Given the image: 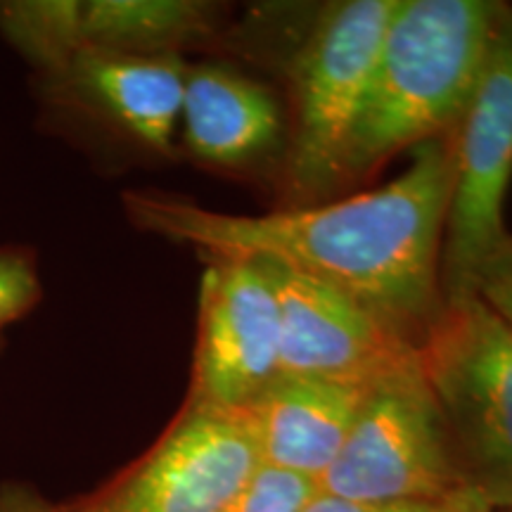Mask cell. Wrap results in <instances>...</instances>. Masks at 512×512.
<instances>
[{"label": "cell", "mask_w": 512, "mask_h": 512, "mask_svg": "<svg viewBox=\"0 0 512 512\" xmlns=\"http://www.w3.org/2000/svg\"><path fill=\"white\" fill-rule=\"evenodd\" d=\"M453 178L451 140L411 150L406 171L375 190L273 214H223L166 192H124L143 233L209 259L271 261L361 302L420 344L444 304L441 249Z\"/></svg>", "instance_id": "cell-1"}, {"label": "cell", "mask_w": 512, "mask_h": 512, "mask_svg": "<svg viewBox=\"0 0 512 512\" xmlns=\"http://www.w3.org/2000/svg\"><path fill=\"white\" fill-rule=\"evenodd\" d=\"M501 3L396 0L351 131L342 181L453 131L475 95Z\"/></svg>", "instance_id": "cell-2"}, {"label": "cell", "mask_w": 512, "mask_h": 512, "mask_svg": "<svg viewBox=\"0 0 512 512\" xmlns=\"http://www.w3.org/2000/svg\"><path fill=\"white\" fill-rule=\"evenodd\" d=\"M418 347L467 494L482 512L512 510V330L465 292L444 299Z\"/></svg>", "instance_id": "cell-3"}, {"label": "cell", "mask_w": 512, "mask_h": 512, "mask_svg": "<svg viewBox=\"0 0 512 512\" xmlns=\"http://www.w3.org/2000/svg\"><path fill=\"white\" fill-rule=\"evenodd\" d=\"M320 494L361 503H430L482 512L467 494L422 363L370 387Z\"/></svg>", "instance_id": "cell-4"}, {"label": "cell", "mask_w": 512, "mask_h": 512, "mask_svg": "<svg viewBox=\"0 0 512 512\" xmlns=\"http://www.w3.org/2000/svg\"><path fill=\"white\" fill-rule=\"evenodd\" d=\"M396 0H347L318 17L292 62L297 126L290 176L304 195L342 183L344 152L366 100Z\"/></svg>", "instance_id": "cell-5"}, {"label": "cell", "mask_w": 512, "mask_h": 512, "mask_svg": "<svg viewBox=\"0 0 512 512\" xmlns=\"http://www.w3.org/2000/svg\"><path fill=\"white\" fill-rule=\"evenodd\" d=\"M441 287L444 299L470 292L472 275L501 242L512 181V10L501 8L475 95L453 128Z\"/></svg>", "instance_id": "cell-6"}, {"label": "cell", "mask_w": 512, "mask_h": 512, "mask_svg": "<svg viewBox=\"0 0 512 512\" xmlns=\"http://www.w3.org/2000/svg\"><path fill=\"white\" fill-rule=\"evenodd\" d=\"M261 465L247 411L185 401L136 465L69 512H228Z\"/></svg>", "instance_id": "cell-7"}, {"label": "cell", "mask_w": 512, "mask_h": 512, "mask_svg": "<svg viewBox=\"0 0 512 512\" xmlns=\"http://www.w3.org/2000/svg\"><path fill=\"white\" fill-rule=\"evenodd\" d=\"M280 373V306L268 268L261 261L209 259L188 401L245 411Z\"/></svg>", "instance_id": "cell-8"}, {"label": "cell", "mask_w": 512, "mask_h": 512, "mask_svg": "<svg viewBox=\"0 0 512 512\" xmlns=\"http://www.w3.org/2000/svg\"><path fill=\"white\" fill-rule=\"evenodd\" d=\"M280 306V370L375 387L420 366V347L361 302L309 275L261 261Z\"/></svg>", "instance_id": "cell-9"}, {"label": "cell", "mask_w": 512, "mask_h": 512, "mask_svg": "<svg viewBox=\"0 0 512 512\" xmlns=\"http://www.w3.org/2000/svg\"><path fill=\"white\" fill-rule=\"evenodd\" d=\"M38 74L55 98L107 121L145 150L164 157L176 152L188 76L183 57L81 48Z\"/></svg>", "instance_id": "cell-10"}, {"label": "cell", "mask_w": 512, "mask_h": 512, "mask_svg": "<svg viewBox=\"0 0 512 512\" xmlns=\"http://www.w3.org/2000/svg\"><path fill=\"white\" fill-rule=\"evenodd\" d=\"M370 387L285 375L245 408L261 463L320 482L342 451Z\"/></svg>", "instance_id": "cell-11"}, {"label": "cell", "mask_w": 512, "mask_h": 512, "mask_svg": "<svg viewBox=\"0 0 512 512\" xmlns=\"http://www.w3.org/2000/svg\"><path fill=\"white\" fill-rule=\"evenodd\" d=\"M280 126L278 102L264 86L219 64H188L178 136L192 157L247 164L275 145Z\"/></svg>", "instance_id": "cell-12"}, {"label": "cell", "mask_w": 512, "mask_h": 512, "mask_svg": "<svg viewBox=\"0 0 512 512\" xmlns=\"http://www.w3.org/2000/svg\"><path fill=\"white\" fill-rule=\"evenodd\" d=\"M214 34V5L197 0H76V50L181 57Z\"/></svg>", "instance_id": "cell-13"}, {"label": "cell", "mask_w": 512, "mask_h": 512, "mask_svg": "<svg viewBox=\"0 0 512 512\" xmlns=\"http://www.w3.org/2000/svg\"><path fill=\"white\" fill-rule=\"evenodd\" d=\"M318 494L316 479L261 463L228 512H306Z\"/></svg>", "instance_id": "cell-14"}, {"label": "cell", "mask_w": 512, "mask_h": 512, "mask_svg": "<svg viewBox=\"0 0 512 512\" xmlns=\"http://www.w3.org/2000/svg\"><path fill=\"white\" fill-rule=\"evenodd\" d=\"M36 256L24 247H0V332L41 302Z\"/></svg>", "instance_id": "cell-15"}, {"label": "cell", "mask_w": 512, "mask_h": 512, "mask_svg": "<svg viewBox=\"0 0 512 512\" xmlns=\"http://www.w3.org/2000/svg\"><path fill=\"white\" fill-rule=\"evenodd\" d=\"M470 292L489 306L512 330V235L508 233L486 254L472 275Z\"/></svg>", "instance_id": "cell-16"}, {"label": "cell", "mask_w": 512, "mask_h": 512, "mask_svg": "<svg viewBox=\"0 0 512 512\" xmlns=\"http://www.w3.org/2000/svg\"><path fill=\"white\" fill-rule=\"evenodd\" d=\"M306 512H475L453 505H430V503H361L318 494Z\"/></svg>", "instance_id": "cell-17"}, {"label": "cell", "mask_w": 512, "mask_h": 512, "mask_svg": "<svg viewBox=\"0 0 512 512\" xmlns=\"http://www.w3.org/2000/svg\"><path fill=\"white\" fill-rule=\"evenodd\" d=\"M0 512H69L46 501L38 491L24 484L0 486Z\"/></svg>", "instance_id": "cell-18"}, {"label": "cell", "mask_w": 512, "mask_h": 512, "mask_svg": "<svg viewBox=\"0 0 512 512\" xmlns=\"http://www.w3.org/2000/svg\"><path fill=\"white\" fill-rule=\"evenodd\" d=\"M0 349H3V337H0Z\"/></svg>", "instance_id": "cell-19"}, {"label": "cell", "mask_w": 512, "mask_h": 512, "mask_svg": "<svg viewBox=\"0 0 512 512\" xmlns=\"http://www.w3.org/2000/svg\"><path fill=\"white\" fill-rule=\"evenodd\" d=\"M505 512H512V510H505Z\"/></svg>", "instance_id": "cell-20"}]
</instances>
